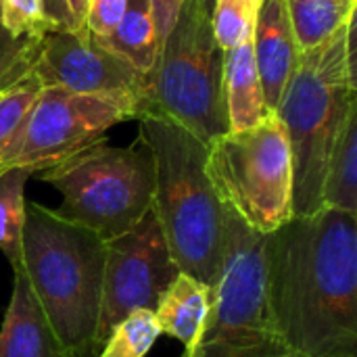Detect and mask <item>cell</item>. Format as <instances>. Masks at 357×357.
<instances>
[{
    "instance_id": "obj_1",
    "label": "cell",
    "mask_w": 357,
    "mask_h": 357,
    "mask_svg": "<svg viewBox=\"0 0 357 357\" xmlns=\"http://www.w3.org/2000/svg\"><path fill=\"white\" fill-rule=\"evenodd\" d=\"M266 301L301 357H357V213L322 207L266 236Z\"/></svg>"
},
{
    "instance_id": "obj_2",
    "label": "cell",
    "mask_w": 357,
    "mask_h": 357,
    "mask_svg": "<svg viewBox=\"0 0 357 357\" xmlns=\"http://www.w3.org/2000/svg\"><path fill=\"white\" fill-rule=\"evenodd\" d=\"M138 138L155 165L153 213L180 272L215 284L226 253L228 207L207 172V144L182 126L142 115Z\"/></svg>"
},
{
    "instance_id": "obj_3",
    "label": "cell",
    "mask_w": 357,
    "mask_h": 357,
    "mask_svg": "<svg viewBox=\"0 0 357 357\" xmlns=\"http://www.w3.org/2000/svg\"><path fill=\"white\" fill-rule=\"evenodd\" d=\"M107 241L38 203H27L21 264L50 328L73 357H96Z\"/></svg>"
},
{
    "instance_id": "obj_4",
    "label": "cell",
    "mask_w": 357,
    "mask_h": 357,
    "mask_svg": "<svg viewBox=\"0 0 357 357\" xmlns=\"http://www.w3.org/2000/svg\"><path fill=\"white\" fill-rule=\"evenodd\" d=\"M351 19L324 44L301 50L276 115L293 157V215L307 218L322 209L328 155L339 128L357 100Z\"/></svg>"
},
{
    "instance_id": "obj_5",
    "label": "cell",
    "mask_w": 357,
    "mask_h": 357,
    "mask_svg": "<svg viewBox=\"0 0 357 357\" xmlns=\"http://www.w3.org/2000/svg\"><path fill=\"white\" fill-rule=\"evenodd\" d=\"M211 4L213 0H184L149 75L142 113L182 126L207 146L230 132L224 92L226 52L213 36Z\"/></svg>"
},
{
    "instance_id": "obj_6",
    "label": "cell",
    "mask_w": 357,
    "mask_h": 357,
    "mask_svg": "<svg viewBox=\"0 0 357 357\" xmlns=\"http://www.w3.org/2000/svg\"><path fill=\"white\" fill-rule=\"evenodd\" d=\"M36 176L61 192L56 215L107 243L130 232L153 207L155 165L140 138L130 146L102 138Z\"/></svg>"
},
{
    "instance_id": "obj_7",
    "label": "cell",
    "mask_w": 357,
    "mask_h": 357,
    "mask_svg": "<svg viewBox=\"0 0 357 357\" xmlns=\"http://www.w3.org/2000/svg\"><path fill=\"white\" fill-rule=\"evenodd\" d=\"M266 236L230 209L226 253L211 287V303L197 343L186 357H301L272 324L266 301Z\"/></svg>"
},
{
    "instance_id": "obj_8",
    "label": "cell",
    "mask_w": 357,
    "mask_h": 357,
    "mask_svg": "<svg viewBox=\"0 0 357 357\" xmlns=\"http://www.w3.org/2000/svg\"><path fill=\"white\" fill-rule=\"evenodd\" d=\"M207 172L224 205L253 232L272 234L293 215V157L276 113L207 146Z\"/></svg>"
},
{
    "instance_id": "obj_9",
    "label": "cell",
    "mask_w": 357,
    "mask_h": 357,
    "mask_svg": "<svg viewBox=\"0 0 357 357\" xmlns=\"http://www.w3.org/2000/svg\"><path fill=\"white\" fill-rule=\"evenodd\" d=\"M140 113V102L132 96L40 88L19 132L0 157V172L23 167L36 176L102 140L113 126L138 119Z\"/></svg>"
},
{
    "instance_id": "obj_10",
    "label": "cell",
    "mask_w": 357,
    "mask_h": 357,
    "mask_svg": "<svg viewBox=\"0 0 357 357\" xmlns=\"http://www.w3.org/2000/svg\"><path fill=\"white\" fill-rule=\"evenodd\" d=\"M180 274L153 209L126 234L107 243L96 349L111 331L136 310L157 307L161 295Z\"/></svg>"
},
{
    "instance_id": "obj_11",
    "label": "cell",
    "mask_w": 357,
    "mask_h": 357,
    "mask_svg": "<svg viewBox=\"0 0 357 357\" xmlns=\"http://www.w3.org/2000/svg\"><path fill=\"white\" fill-rule=\"evenodd\" d=\"M29 79L40 88L54 86L77 94L132 96L144 113L149 77L111 52L86 27L48 29L38 42Z\"/></svg>"
},
{
    "instance_id": "obj_12",
    "label": "cell",
    "mask_w": 357,
    "mask_h": 357,
    "mask_svg": "<svg viewBox=\"0 0 357 357\" xmlns=\"http://www.w3.org/2000/svg\"><path fill=\"white\" fill-rule=\"evenodd\" d=\"M251 44L266 105L270 113H276L280 96L301 56V48L289 19L287 0H261Z\"/></svg>"
},
{
    "instance_id": "obj_13",
    "label": "cell",
    "mask_w": 357,
    "mask_h": 357,
    "mask_svg": "<svg viewBox=\"0 0 357 357\" xmlns=\"http://www.w3.org/2000/svg\"><path fill=\"white\" fill-rule=\"evenodd\" d=\"M0 328V357H73L56 339L21 268Z\"/></svg>"
},
{
    "instance_id": "obj_14",
    "label": "cell",
    "mask_w": 357,
    "mask_h": 357,
    "mask_svg": "<svg viewBox=\"0 0 357 357\" xmlns=\"http://www.w3.org/2000/svg\"><path fill=\"white\" fill-rule=\"evenodd\" d=\"M224 92L230 132L253 128L272 115L266 105L251 40L224 54Z\"/></svg>"
},
{
    "instance_id": "obj_15",
    "label": "cell",
    "mask_w": 357,
    "mask_h": 357,
    "mask_svg": "<svg viewBox=\"0 0 357 357\" xmlns=\"http://www.w3.org/2000/svg\"><path fill=\"white\" fill-rule=\"evenodd\" d=\"M211 303V289L201 280L180 272L161 295L155 318L161 335H169L190 349L205 324Z\"/></svg>"
},
{
    "instance_id": "obj_16",
    "label": "cell",
    "mask_w": 357,
    "mask_h": 357,
    "mask_svg": "<svg viewBox=\"0 0 357 357\" xmlns=\"http://www.w3.org/2000/svg\"><path fill=\"white\" fill-rule=\"evenodd\" d=\"M322 207L357 213V100L349 107L328 155Z\"/></svg>"
},
{
    "instance_id": "obj_17",
    "label": "cell",
    "mask_w": 357,
    "mask_h": 357,
    "mask_svg": "<svg viewBox=\"0 0 357 357\" xmlns=\"http://www.w3.org/2000/svg\"><path fill=\"white\" fill-rule=\"evenodd\" d=\"M111 52L121 56L142 75H151L159 56V38L149 0H128V10L115 31L100 40Z\"/></svg>"
},
{
    "instance_id": "obj_18",
    "label": "cell",
    "mask_w": 357,
    "mask_h": 357,
    "mask_svg": "<svg viewBox=\"0 0 357 357\" xmlns=\"http://www.w3.org/2000/svg\"><path fill=\"white\" fill-rule=\"evenodd\" d=\"M287 8L301 50L324 44L356 19V0H287Z\"/></svg>"
},
{
    "instance_id": "obj_19",
    "label": "cell",
    "mask_w": 357,
    "mask_h": 357,
    "mask_svg": "<svg viewBox=\"0 0 357 357\" xmlns=\"http://www.w3.org/2000/svg\"><path fill=\"white\" fill-rule=\"evenodd\" d=\"M31 178L29 169L8 167L0 172V251L10 268L21 264V236L25 224V184Z\"/></svg>"
},
{
    "instance_id": "obj_20",
    "label": "cell",
    "mask_w": 357,
    "mask_h": 357,
    "mask_svg": "<svg viewBox=\"0 0 357 357\" xmlns=\"http://www.w3.org/2000/svg\"><path fill=\"white\" fill-rule=\"evenodd\" d=\"M161 331L153 310L128 314L107 337L96 357H144L159 339Z\"/></svg>"
},
{
    "instance_id": "obj_21",
    "label": "cell",
    "mask_w": 357,
    "mask_h": 357,
    "mask_svg": "<svg viewBox=\"0 0 357 357\" xmlns=\"http://www.w3.org/2000/svg\"><path fill=\"white\" fill-rule=\"evenodd\" d=\"M261 0H213L211 27L224 52L253 38Z\"/></svg>"
},
{
    "instance_id": "obj_22",
    "label": "cell",
    "mask_w": 357,
    "mask_h": 357,
    "mask_svg": "<svg viewBox=\"0 0 357 357\" xmlns=\"http://www.w3.org/2000/svg\"><path fill=\"white\" fill-rule=\"evenodd\" d=\"M38 42L33 38H15L10 36L0 19V92L19 86L29 79Z\"/></svg>"
},
{
    "instance_id": "obj_23",
    "label": "cell",
    "mask_w": 357,
    "mask_h": 357,
    "mask_svg": "<svg viewBox=\"0 0 357 357\" xmlns=\"http://www.w3.org/2000/svg\"><path fill=\"white\" fill-rule=\"evenodd\" d=\"M0 19L4 29L15 38L40 40L52 29L42 0H0Z\"/></svg>"
},
{
    "instance_id": "obj_24",
    "label": "cell",
    "mask_w": 357,
    "mask_h": 357,
    "mask_svg": "<svg viewBox=\"0 0 357 357\" xmlns=\"http://www.w3.org/2000/svg\"><path fill=\"white\" fill-rule=\"evenodd\" d=\"M38 92L40 86L33 84L31 79L0 92V157L15 138V134L19 132Z\"/></svg>"
},
{
    "instance_id": "obj_25",
    "label": "cell",
    "mask_w": 357,
    "mask_h": 357,
    "mask_svg": "<svg viewBox=\"0 0 357 357\" xmlns=\"http://www.w3.org/2000/svg\"><path fill=\"white\" fill-rule=\"evenodd\" d=\"M128 10V0H90L84 27L96 38L107 40Z\"/></svg>"
},
{
    "instance_id": "obj_26",
    "label": "cell",
    "mask_w": 357,
    "mask_h": 357,
    "mask_svg": "<svg viewBox=\"0 0 357 357\" xmlns=\"http://www.w3.org/2000/svg\"><path fill=\"white\" fill-rule=\"evenodd\" d=\"M149 4H151L155 29H157L159 46H161L163 40L167 38L169 29L174 27V23L178 19V13H180L184 0H149Z\"/></svg>"
},
{
    "instance_id": "obj_27",
    "label": "cell",
    "mask_w": 357,
    "mask_h": 357,
    "mask_svg": "<svg viewBox=\"0 0 357 357\" xmlns=\"http://www.w3.org/2000/svg\"><path fill=\"white\" fill-rule=\"evenodd\" d=\"M46 17L52 27L56 29H73L71 27V17L67 8V0H42Z\"/></svg>"
},
{
    "instance_id": "obj_28",
    "label": "cell",
    "mask_w": 357,
    "mask_h": 357,
    "mask_svg": "<svg viewBox=\"0 0 357 357\" xmlns=\"http://www.w3.org/2000/svg\"><path fill=\"white\" fill-rule=\"evenodd\" d=\"M88 2H90V0H67V8H69L71 27H73V29H82V27H84Z\"/></svg>"
},
{
    "instance_id": "obj_29",
    "label": "cell",
    "mask_w": 357,
    "mask_h": 357,
    "mask_svg": "<svg viewBox=\"0 0 357 357\" xmlns=\"http://www.w3.org/2000/svg\"><path fill=\"white\" fill-rule=\"evenodd\" d=\"M182 357H186V356H184V354H182Z\"/></svg>"
}]
</instances>
